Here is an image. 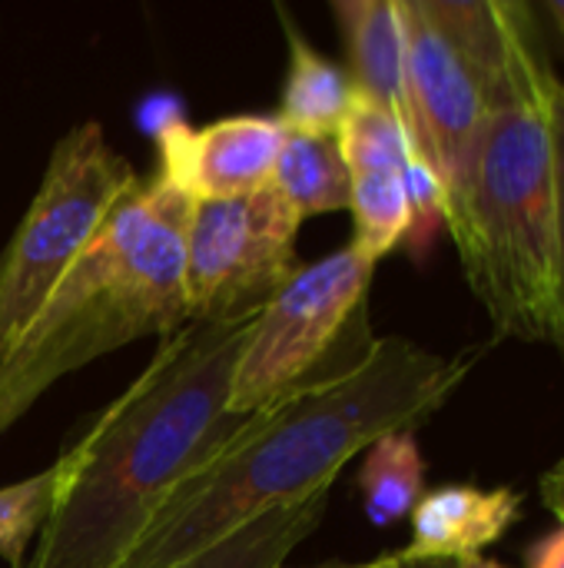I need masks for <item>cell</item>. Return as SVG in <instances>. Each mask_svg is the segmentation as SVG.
<instances>
[{"label": "cell", "instance_id": "cb8c5ba5", "mask_svg": "<svg viewBox=\"0 0 564 568\" xmlns=\"http://www.w3.org/2000/svg\"><path fill=\"white\" fill-rule=\"evenodd\" d=\"M548 17L555 20L558 33L564 37V0H548Z\"/></svg>", "mask_w": 564, "mask_h": 568}, {"label": "cell", "instance_id": "8fae6325", "mask_svg": "<svg viewBox=\"0 0 564 568\" xmlns=\"http://www.w3.org/2000/svg\"><path fill=\"white\" fill-rule=\"evenodd\" d=\"M332 13L342 27L356 93L396 113L412 133L402 0H336Z\"/></svg>", "mask_w": 564, "mask_h": 568}, {"label": "cell", "instance_id": "7a4b0ae2", "mask_svg": "<svg viewBox=\"0 0 564 568\" xmlns=\"http://www.w3.org/2000/svg\"><path fill=\"white\" fill-rule=\"evenodd\" d=\"M259 313L189 320L60 456L63 486L23 568H116L156 513L249 423L229 413Z\"/></svg>", "mask_w": 564, "mask_h": 568}, {"label": "cell", "instance_id": "e0dca14e", "mask_svg": "<svg viewBox=\"0 0 564 568\" xmlns=\"http://www.w3.org/2000/svg\"><path fill=\"white\" fill-rule=\"evenodd\" d=\"M336 143L342 150L349 173L406 170V163L419 153L406 123L396 113H389L386 106L366 100L362 93H356V100L336 133Z\"/></svg>", "mask_w": 564, "mask_h": 568}, {"label": "cell", "instance_id": "7402d4cb", "mask_svg": "<svg viewBox=\"0 0 564 568\" xmlns=\"http://www.w3.org/2000/svg\"><path fill=\"white\" fill-rule=\"evenodd\" d=\"M542 503L558 519V526H564V459L542 476Z\"/></svg>", "mask_w": 564, "mask_h": 568}, {"label": "cell", "instance_id": "9a60e30c", "mask_svg": "<svg viewBox=\"0 0 564 568\" xmlns=\"http://www.w3.org/2000/svg\"><path fill=\"white\" fill-rule=\"evenodd\" d=\"M359 493L372 526H392L412 516L425 496V459L416 433H389L366 449Z\"/></svg>", "mask_w": 564, "mask_h": 568}, {"label": "cell", "instance_id": "ffe728a7", "mask_svg": "<svg viewBox=\"0 0 564 568\" xmlns=\"http://www.w3.org/2000/svg\"><path fill=\"white\" fill-rule=\"evenodd\" d=\"M406 190H409V206H412V230H409V246L412 253H425L439 226H445V190L435 176V170L425 163L422 153H416L406 163Z\"/></svg>", "mask_w": 564, "mask_h": 568}, {"label": "cell", "instance_id": "ac0fdd59", "mask_svg": "<svg viewBox=\"0 0 564 568\" xmlns=\"http://www.w3.org/2000/svg\"><path fill=\"white\" fill-rule=\"evenodd\" d=\"M63 486V459L47 466L43 473L20 479L0 489V559L10 568H23L27 546L43 532L57 496Z\"/></svg>", "mask_w": 564, "mask_h": 568}, {"label": "cell", "instance_id": "d4e9b609", "mask_svg": "<svg viewBox=\"0 0 564 568\" xmlns=\"http://www.w3.org/2000/svg\"><path fill=\"white\" fill-rule=\"evenodd\" d=\"M455 568H505V566H499V562H492V559L475 556V559H462V562H455Z\"/></svg>", "mask_w": 564, "mask_h": 568}, {"label": "cell", "instance_id": "8992f818", "mask_svg": "<svg viewBox=\"0 0 564 568\" xmlns=\"http://www.w3.org/2000/svg\"><path fill=\"white\" fill-rule=\"evenodd\" d=\"M376 263L352 243L299 266L263 306L239 353L229 413L253 416L319 373L366 310Z\"/></svg>", "mask_w": 564, "mask_h": 568}, {"label": "cell", "instance_id": "5b68a950", "mask_svg": "<svg viewBox=\"0 0 564 568\" xmlns=\"http://www.w3.org/2000/svg\"><path fill=\"white\" fill-rule=\"evenodd\" d=\"M140 183L96 120L76 123L57 140L40 186L0 253V363Z\"/></svg>", "mask_w": 564, "mask_h": 568}, {"label": "cell", "instance_id": "d6986e66", "mask_svg": "<svg viewBox=\"0 0 564 568\" xmlns=\"http://www.w3.org/2000/svg\"><path fill=\"white\" fill-rule=\"evenodd\" d=\"M545 116L555 160V326L552 346L564 356V80L548 67L545 73Z\"/></svg>", "mask_w": 564, "mask_h": 568}, {"label": "cell", "instance_id": "52a82bcc", "mask_svg": "<svg viewBox=\"0 0 564 568\" xmlns=\"http://www.w3.org/2000/svg\"><path fill=\"white\" fill-rule=\"evenodd\" d=\"M302 220L273 183L233 200L193 203L186 226L189 320L263 313L296 266Z\"/></svg>", "mask_w": 564, "mask_h": 568}, {"label": "cell", "instance_id": "603a6c76", "mask_svg": "<svg viewBox=\"0 0 564 568\" xmlns=\"http://www.w3.org/2000/svg\"><path fill=\"white\" fill-rule=\"evenodd\" d=\"M309 568H406V562H402V552H386V556L369 559V562H359V566H309Z\"/></svg>", "mask_w": 564, "mask_h": 568}, {"label": "cell", "instance_id": "484cf974", "mask_svg": "<svg viewBox=\"0 0 564 568\" xmlns=\"http://www.w3.org/2000/svg\"><path fill=\"white\" fill-rule=\"evenodd\" d=\"M406 568H455V562H419V566H406Z\"/></svg>", "mask_w": 564, "mask_h": 568}, {"label": "cell", "instance_id": "5bb4252c", "mask_svg": "<svg viewBox=\"0 0 564 568\" xmlns=\"http://www.w3.org/2000/svg\"><path fill=\"white\" fill-rule=\"evenodd\" d=\"M299 220L349 210V170L336 136L286 133L273 180Z\"/></svg>", "mask_w": 564, "mask_h": 568}, {"label": "cell", "instance_id": "3957f363", "mask_svg": "<svg viewBox=\"0 0 564 568\" xmlns=\"http://www.w3.org/2000/svg\"><path fill=\"white\" fill-rule=\"evenodd\" d=\"M193 203L153 176L130 193L23 339L0 363V436L66 373L189 323L186 226Z\"/></svg>", "mask_w": 564, "mask_h": 568}, {"label": "cell", "instance_id": "9c48e42d", "mask_svg": "<svg viewBox=\"0 0 564 568\" xmlns=\"http://www.w3.org/2000/svg\"><path fill=\"white\" fill-rule=\"evenodd\" d=\"M286 126L279 116H223L206 126L170 120L156 130V176L189 203L233 200L263 190L273 180Z\"/></svg>", "mask_w": 564, "mask_h": 568}, {"label": "cell", "instance_id": "44dd1931", "mask_svg": "<svg viewBox=\"0 0 564 568\" xmlns=\"http://www.w3.org/2000/svg\"><path fill=\"white\" fill-rule=\"evenodd\" d=\"M529 568H564V526L542 536L529 549Z\"/></svg>", "mask_w": 564, "mask_h": 568}, {"label": "cell", "instance_id": "6da1fadb", "mask_svg": "<svg viewBox=\"0 0 564 568\" xmlns=\"http://www.w3.org/2000/svg\"><path fill=\"white\" fill-rule=\"evenodd\" d=\"M472 356H439L402 336L372 346L253 413L193 476L116 568H173L239 526L329 493L342 466L389 433H416L462 386Z\"/></svg>", "mask_w": 564, "mask_h": 568}, {"label": "cell", "instance_id": "ba28073f", "mask_svg": "<svg viewBox=\"0 0 564 568\" xmlns=\"http://www.w3.org/2000/svg\"><path fill=\"white\" fill-rule=\"evenodd\" d=\"M402 23L412 136L416 150L425 156L445 190L449 213L472 170V156L489 110L459 53L425 17L422 0H402Z\"/></svg>", "mask_w": 564, "mask_h": 568}, {"label": "cell", "instance_id": "2e32d148", "mask_svg": "<svg viewBox=\"0 0 564 568\" xmlns=\"http://www.w3.org/2000/svg\"><path fill=\"white\" fill-rule=\"evenodd\" d=\"M406 170H359L349 173V213L356 220L352 246L379 263L409 240L412 206L406 190Z\"/></svg>", "mask_w": 564, "mask_h": 568}, {"label": "cell", "instance_id": "30bf717a", "mask_svg": "<svg viewBox=\"0 0 564 568\" xmlns=\"http://www.w3.org/2000/svg\"><path fill=\"white\" fill-rule=\"evenodd\" d=\"M522 496L509 486H442L419 499L412 509V542L402 549L406 566L419 562H462L482 556L519 519Z\"/></svg>", "mask_w": 564, "mask_h": 568}, {"label": "cell", "instance_id": "277c9868", "mask_svg": "<svg viewBox=\"0 0 564 568\" xmlns=\"http://www.w3.org/2000/svg\"><path fill=\"white\" fill-rule=\"evenodd\" d=\"M485 113L472 170L445 213L465 280L499 336L552 343L555 326V160L545 73Z\"/></svg>", "mask_w": 564, "mask_h": 568}, {"label": "cell", "instance_id": "7c38bea8", "mask_svg": "<svg viewBox=\"0 0 564 568\" xmlns=\"http://www.w3.org/2000/svg\"><path fill=\"white\" fill-rule=\"evenodd\" d=\"M279 13L289 43V70L279 100V123L289 133H302V136H336L356 100V87L342 67L326 60L302 37V30L289 20L286 10Z\"/></svg>", "mask_w": 564, "mask_h": 568}, {"label": "cell", "instance_id": "4fadbf2b", "mask_svg": "<svg viewBox=\"0 0 564 568\" xmlns=\"http://www.w3.org/2000/svg\"><path fill=\"white\" fill-rule=\"evenodd\" d=\"M329 493L302 499L296 506H279L259 519L239 526L216 546L196 552L193 559L173 568H283L286 559L302 546L322 523Z\"/></svg>", "mask_w": 564, "mask_h": 568}]
</instances>
